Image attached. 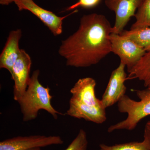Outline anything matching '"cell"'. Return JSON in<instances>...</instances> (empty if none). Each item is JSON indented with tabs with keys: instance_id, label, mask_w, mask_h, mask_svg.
Wrapping results in <instances>:
<instances>
[{
	"instance_id": "6da1fadb",
	"label": "cell",
	"mask_w": 150,
	"mask_h": 150,
	"mask_svg": "<svg viewBox=\"0 0 150 150\" xmlns=\"http://www.w3.org/2000/svg\"><path fill=\"white\" fill-rule=\"evenodd\" d=\"M112 26L105 16L93 13L80 19L77 30L62 40L59 54L67 66L86 68L97 64L111 53Z\"/></svg>"
},
{
	"instance_id": "7a4b0ae2",
	"label": "cell",
	"mask_w": 150,
	"mask_h": 150,
	"mask_svg": "<svg viewBox=\"0 0 150 150\" xmlns=\"http://www.w3.org/2000/svg\"><path fill=\"white\" fill-rule=\"evenodd\" d=\"M39 75V70L33 72L26 91L17 101L24 122L35 119L40 110H46L54 119H57L58 114L63 115L51 105L53 96L50 94V89L48 87H45L40 83L38 79Z\"/></svg>"
},
{
	"instance_id": "3957f363",
	"label": "cell",
	"mask_w": 150,
	"mask_h": 150,
	"mask_svg": "<svg viewBox=\"0 0 150 150\" xmlns=\"http://www.w3.org/2000/svg\"><path fill=\"white\" fill-rule=\"evenodd\" d=\"M140 100L136 101L125 95L118 103L119 112L127 114L126 119L111 125L108 132L111 133L117 130L132 131L143 118L150 115V90L136 91Z\"/></svg>"
},
{
	"instance_id": "277c9868",
	"label": "cell",
	"mask_w": 150,
	"mask_h": 150,
	"mask_svg": "<svg viewBox=\"0 0 150 150\" xmlns=\"http://www.w3.org/2000/svg\"><path fill=\"white\" fill-rule=\"evenodd\" d=\"M109 38L111 52L119 57L120 63L126 66L128 72L137 64L146 53L145 49L121 34L111 33Z\"/></svg>"
},
{
	"instance_id": "5b68a950",
	"label": "cell",
	"mask_w": 150,
	"mask_h": 150,
	"mask_svg": "<svg viewBox=\"0 0 150 150\" xmlns=\"http://www.w3.org/2000/svg\"><path fill=\"white\" fill-rule=\"evenodd\" d=\"M14 3L19 11H29L38 18L56 36L63 33V21L64 19L76 11L75 10L67 16L59 17L52 12L40 7L33 0H17Z\"/></svg>"
},
{
	"instance_id": "8992f818",
	"label": "cell",
	"mask_w": 150,
	"mask_h": 150,
	"mask_svg": "<svg viewBox=\"0 0 150 150\" xmlns=\"http://www.w3.org/2000/svg\"><path fill=\"white\" fill-rule=\"evenodd\" d=\"M64 141L59 136L32 135L17 137L0 142V150H28L54 145H62Z\"/></svg>"
},
{
	"instance_id": "52a82bcc",
	"label": "cell",
	"mask_w": 150,
	"mask_h": 150,
	"mask_svg": "<svg viewBox=\"0 0 150 150\" xmlns=\"http://www.w3.org/2000/svg\"><path fill=\"white\" fill-rule=\"evenodd\" d=\"M143 0H105V4L115 14L112 33L120 34L132 17L134 16Z\"/></svg>"
},
{
	"instance_id": "ba28073f",
	"label": "cell",
	"mask_w": 150,
	"mask_h": 150,
	"mask_svg": "<svg viewBox=\"0 0 150 150\" xmlns=\"http://www.w3.org/2000/svg\"><path fill=\"white\" fill-rule=\"evenodd\" d=\"M126 66L120 63L110 75L107 87L101 99L103 106L105 109L118 103L125 95L126 87L125 81L127 76L125 72Z\"/></svg>"
},
{
	"instance_id": "9c48e42d",
	"label": "cell",
	"mask_w": 150,
	"mask_h": 150,
	"mask_svg": "<svg viewBox=\"0 0 150 150\" xmlns=\"http://www.w3.org/2000/svg\"><path fill=\"white\" fill-rule=\"evenodd\" d=\"M32 61L29 54L21 49L20 55L13 67L11 79L14 82L13 98L17 101L27 90L30 80Z\"/></svg>"
},
{
	"instance_id": "30bf717a",
	"label": "cell",
	"mask_w": 150,
	"mask_h": 150,
	"mask_svg": "<svg viewBox=\"0 0 150 150\" xmlns=\"http://www.w3.org/2000/svg\"><path fill=\"white\" fill-rule=\"evenodd\" d=\"M105 108L90 106L71 98L66 114L78 119H83L96 124H102L107 119Z\"/></svg>"
},
{
	"instance_id": "8fae6325",
	"label": "cell",
	"mask_w": 150,
	"mask_h": 150,
	"mask_svg": "<svg viewBox=\"0 0 150 150\" xmlns=\"http://www.w3.org/2000/svg\"><path fill=\"white\" fill-rule=\"evenodd\" d=\"M96 81L93 78L79 79L70 90L72 94L71 98L90 106L103 107L101 100L96 96Z\"/></svg>"
},
{
	"instance_id": "7c38bea8",
	"label": "cell",
	"mask_w": 150,
	"mask_h": 150,
	"mask_svg": "<svg viewBox=\"0 0 150 150\" xmlns=\"http://www.w3.org/2000/svg\"><path fill=\"white\" fill-rule=\"evenodd\" d=\"M22 35L21 29L11 30L9 33L5 45L0 55V68L7 70L11 74L12 73L13 65L21 52L19 44Z\"/></svg>"
},
{
	"instance_id": "4fadbf2b",
	"label": "cell",
	"mask_w": 150,
	"mask_h": 150,
	"mask_svg": "<svg viewBox=\"0 0 150 150\" xmlns=\"http://www.w3.org/2000/svg\"><path fill=\"white\" fill-rule=\"evenodd\" d=\"M127 80L137 79L144 83L148 88L150 86V49L146 51L140 61L128 71Z\"/></svg>"
},
{
	"instance_id": "5bb4252c",
	"label": "cell",
	"mask_w": 150,
	"mask_h": 150,
	"mask_svg": "<svg viewBox=\"0 0 150 150\" xmlns=\"http://www.w3.org/2000/svg\"><path fill=\"white\" fill-rule=\"evenodd\" d=\"M120 34L128 38L147 51L150 49V27L123 30Z\"/></svg>"
},
{
	"instance_id": "9a60e30c",
	"label": "cell",
	"mask_w": 150,
	"mask_h": 150,
	"mask_svg": "<svg viewBox=\"0 0 150 150\" xmlns=\"http://www.w3.org/2000/svg\"><path fill=\"white\" fill-rule=\"evenodd\" d=\"M134 17L136 21L131 29L150 27V0H143Z\"/></svg>"
},
{
	"instance_id": "2e32d148",
	"label": "cell",
	"mask_w": 150,
	"mask_h": 150,
	"mask_svg": "<svg viewBox=\"0 0 150 150\" xmlns=\"http://www.w3.org/2000/svg\"><path fill=\"white\" fill-rule=\"evenodd\" d=\"M99 147L100 150H150V142L147 138H144L141 142H131L112 146L101 144Z\"/></svg>"
},
{
	"instance_id": "e0dca14e",
	"label": "cell",
	"mask_w": 150,
	"mask_h": 150,
	"mask_svg": "<svg viewBox=\"0 0 150 150\" xmlns=\"http://www.w3.org/2000/svg\"><path fill=\"white\" fill-rule=\"evenodd\" d=\"M88 141L86 131L80 129L77 136L64 150H86Z\"/></svg>"
},
{
	"instance_id": "ac0fdd59",
	"label": "cell",
	"mask_w": 150,
	"mask_h": 150,
	"mask_svg": "<svg viewBox=\"0 0 150 150\" xmlns=\"http://www.w3.org/2000/svg\"><path fill=\"white\" fill-rule=\"evenodd\" d=\"M101 0H79L77 2L70 6L67 9V11H71L79 7L85 8H91L98 5Z\"/></svg>"
},
{
	"instance_id": "d6986e66",
	"label": "cell",
	"mask_w": 150,
	"mask_h": 150,
	"mask_svg": "<svg viewBox=\"0 0 150 150\" xmlns=\"http://www.w3.org/2000/svg\"><path fill=\"white\" fill-rule=\"evenodd\" d=\"M144 138H146L150 142V121H148L145 126Z\"/></svg>"
},
{
	"instance_id": "ffe728a7",
	"label": "cell",
	"mask_w": 150,
	"mask_h": 150,
	"mask_svg": "<svg viewBox=\"0 0 150 150\" xmlns=\"http://www.w3.org/2000/svg\"><path fill=\"white\" fill-rule=\"evenodd\" d=\"M17 0H0V4L3 6H8Z\"/></svg>"
},
{
	"instance_id": "44dd1931",
	"label": "cell",
	"mask_w": 150,
	"mask_h": 150,
	"mask_svg": "<svg viewBox=\"0 0 150 150\" xmlns=\"http://www.w3.org/2000/svg\"><path fill=\"white\" fill-rule=\"evenodd\" d=\"M28 150H41V148H35L33 149H30Z\"/></svg>"
},
{
	"instance_id": "7402d4cb",
	"label": "cell",
	"mask_w": 150,
	"mask_h": 150,
	"mask_svg": "<svg viewBox=\"0 0 150 150\" xmlns=\"http://www.w3.org/2000/svg\"><path fill=\"white\" fill-rule=\"evenodd\" d=\"M147 88H148V89H150V86L148 87Z\"/></svg>"
}]
</instances>
